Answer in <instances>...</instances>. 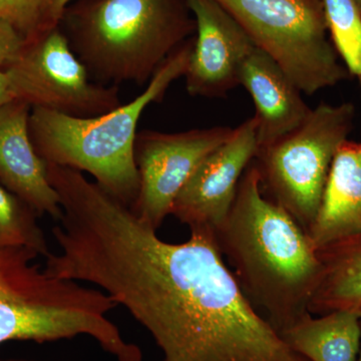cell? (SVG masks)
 <instances>
[{
    "label": "cell",
    "mask_w": 361,
    "mask_h": 361,
    "mask_svg": "<svg viewBox=\"0 0 361 361\" xmlns=\"http://www.w3.org/2000/svg\"><path fill=\"white\" fill-rule=\"evenodd\" d=\"M214 235L247 298L278 334L310 314L322 276L317 251L290 214L263 193L253 161Z\"/></svg>",
    "instance_id": "1"
},
{
    "label": "cell",
    "mask_w": 361,
    "mask_h": 361,
    "mask_svg": "<svg viewBox=\"0 0 361 361\" xmlns=\"http://www.w3.org/2000/svg\"><path fill=\"white\" fill-rule=\"evenodd\" d=\"M59 27L90 78L116 87L148 85L196 21L187 0H75Z\"/></svg>",
    "instance_id": "2"
},
{
    "label": "cell",
    "mask_w": 361,
    "mask_h": 361,
    "mask_svg": "<svg viewBox=\"0 0 361 361\" xmlns=\"http://www.w3.org/2000/svg\"><path fill=\"white\" fill-rule=\"evenodd\" d=\"M194 37L164 61L140 96L116 110L75 118L32 108L30 134L37 154L47 164L87 173L104 191L132 208L140 187L134 158L137 125L149 104L161 103L173 82L184 77Z\"/></svg>",
    "instance_id": "3"
},
{
    "label": "cell",
    "mask_w": 361,
    "mask_h": 361,
    "mask_svg": "<svg viewBox=\"0 0 361 361\" xmlns=\"http://www.w3.org/2000/svg\"><path fill=\"white\" fill-rule=\"evenodd\" d=\"M37 252L0 250V344L49 342L89 336L116 361H142L108 317L116 304L97 288L49 274L35 264Z\"/></svg>",
    "instance_id": "4"
},
{
    "label": "cell",
    "mask_w": 361,
    "mask_h": 361,
    "mask_svg": "<svg viewBox=\"0 0 361 361\" xmlns=\"http://www.w3.org/2000/svg\"><path fill=\"white\" fill-rule=\"evenodd\" d=\"M301 92L351 77L329 39L322 0H216Z\"/></svg>",
    "instance_id": "5"
},
{
    "label": "cell",
    "mask_w": 361,
    "mask_h": 361,
    "mask_svg": "<svg viewBox=\"0 0 361 361\" xmlns=\"http://www.w3.org/2000/svg\"><path fill=\"white\" fill-rule=\"evenodd\" d=\"M355 106L320 103L295 130L263 148L254 165L263 193L307 230L314 220L337 149L353 130Z\"/></svg>",
    "instance_id": "6"
},
{
    "label": "cell",
    "mask_w": 361,
    "mask_h": 361,
    "mask_svg": "<svg viewBox=\"0 0 361 361\" xmlns=\"http://www.w3.org/2000/svg\"><path fill=\"white\" fill-rule=\"evenodd\" d=\"M2 70L8 75L14 99L32 108L94 118L123 104L118 87L90 78L59 25L26 40L18 59Z\"/></svg>",
    "instance_id": "7"
},
{
    "label": "cell",
    "mask_w": 361,
    "mask_h": 361,
    "mask_svg": "<svg viewBox=\"0 0 361 361\" xmlns=\"http://www.w3.org/2000/svg\"><path fill=\"white\" fill-rule=\"evenodd\" d=\"M232 133V128L221 126L180 133L137 132L134 158L140 187L132 207L137 218L158 231L194 171Z\"/></svg>",
    "instance_id": "8"
},
{
    "label": "cell",
    "mask_w": 361,
    "mask_h": 361,
    "mask_svg": "<svg viewBox=\"0 0 361 361\" xmlns=\"http://www.w3.org/2000/svg\"><path fill=\"white\" fill-rule=\"evenodd\" d=\"M256 128L252 116L233 129L230 139L201 161L180 190L171 215L190 231L215 233L227 218L242 176L257 153Z\"/></svg>",
    "instance_id": "9"
},
{
    "label": "cell",
    "mask_w": 361,
    "mask_h": 361,
    "mask_svg": "<svg viewBox=\"0 0 361 361\" xmlns=\"http://www.w3.org/2000/svg\"><path fill=\"white\" fill-rule=\"evenodd\" d=\"M196 35L185 78L191 97H224L240 85V73L256 45L216 0H187Z\"/></svg>",
    "instance_id": "10"
},
{
    "label": "cell",
    "mask_w": 361,
    "mask_h": 361,
    "mask_svg": "<svg viewBox=\"0 0 361 361\" xmlns=\"http://www.w3.org/2000/svg\"><path fill=\"white\" fill-rule=\"evenodd\" d=\"M30 111L32 106L18 99L0 108V183L39 216L58 222L63 209L49 179L47 164L33 146Z\"/></svg>",
    "instance_id": "11"
},
{
    "label": "cell",
    "mask_w": 361,
    "mask_h": 361,
    "mask_svg": "<svg viewBox=\"0 0 361 361\" xmlns=\"http://www.w3.org/2000/svg\"><path fill=\"white\" fill-rule=\"evenodd\" d=\"M240 85L245 87L255 104L258 148L298 129L312 111L301 90L276 61L257 47L242 66Z\"/></svg>",
    "instance_id": "12"
},
{
    "label": "cell",
    "mask_w": 361,
    "mask_h": 361,
    "mask_svg": "<svg viewBox=\"0 0 361 361\" xmlns=\"http://www.w3.org/2000/svg\"><path fill=\"white\" fill-rule=\"evenodd\" d=\"M318 249L361 233V144L345 141L337 149L319 209L306 230Z\"/></svg>",
    "instance_id": "13"
},
{
    "label": "cell",
    "mask_w": 361,
    "mask_h": 361,
    "mask_svg": "<svg viewBox=\"0 0 361 361\" xmlns=\"http://www.w3.org/2000/svg\"><path fill=\"white\" fill-rule=\"evenodd\" d=\"M322 276L311 298V314L348 311L361 318V233L317 250Z\"/></svg>",
    "instance_id": "14"
},
{
    "label": "cell",
    "mask_w": 361,
    "mask_h": 361,
    "mask_svg": "<svg viewBox=\"0 0 361 361\" xmlns=\"http://www.w3.org/2000/svg\"><path fill=\"white\" fill-rule=\"evenodd\" d=\"M360 316L334 311L311 313L280 332L285 343L308 361H356L361 343Z\"/></svg>",
    "instance_id": "15"
},
{
    "label": "cell",
    "mask_w": 361,
    "mask_h": 361,
    "mask_svg": "<svg viewBox=\"0 0 361 361\" xmlns=\"http://www.w3.org/2000/svg\"><path fill=\"white\" fill-rule=\"evenodd\" d=\"M39 216L0 183V250L27 248L47 257L51 250Z\"/></svg>",
    "instance_id": "16"
},
{
    "label": "cell",
    "mask_w": 361,
    "mask_h": 361,
    "mask_svg": "<svg viewBox=\"0 0 361 361\" xmlns=\"http://www.w3.org/2000/svg\"><path fill=\"white\" fill-rule=\"evenodd\" d=\"M332 44L361 85V13L355 0H322Z\"/></svg>",
    "instance_id": "17"
},
{
    "label": "cell",
    "mask_w": 361,
    "mask_h": 361,
    "mask_svg": "<svg viewBox=\"0 0 361 361\" xmlns=\"http://www.w3.org/2000/svg\"><path fill=\"white\" fill-rule=\"evenodd\" d=\"M44 0H0V18L11 23L26 40L39 33Z\"/></svg>",
    "instance_id": "18"
},
{
    "label": "cell",
    "mask_w": 361,
    "mask_h": 361,
    "mask_svg": "<svg viewBox=\"0 0 361 361\" xmlns=\"http://www.w3.org/2000/svg\"><path fill=\"white\" fill-rule=\"evenodd\" d=\"M26 39L8 21L0 18V68H6L18 59Z\"/></svg>",
    "instance_id": "19"
},
{
    "label": "cell",
    "mask_w": 361,
    "mask_h": 361,
    "mask_svg": "<svg viewBox=\"0 0 361 361\" xmlns=\"http://www.w3.org/2000/svg\"><path fill=\"white\" fill-rule=\"evenodd\" d=\"M73 1L75 0H44L39 33L59 26L66 7Z\"/></svg>",
    "instance_id": "20"
},
{
    "label": "cell",
    "mask_w": 361,
    "mask_h": 361,
    "mask_svg": "<svg viewBox=\"0 0 361 361\" xmlns=\"http://www.w3.org/2000/svg\"><path fill=\"white\" fill-rule=\"evenodd\" d=\"M13 90L6 71L0 68V108L4 104L13 101Z\"/></svg>",
    "instance_id": "21"
},
{
    "label": "cell",
    "mask_w": 361,
    "mask_h": 361,
    "mask_svg": "<svg viewBox=\"0 0 361 361\" xmlns=\"http://www.w3.org/2000/svg\"><path fill=\"white\" fill-rule=\"evenodd\" d=\"M356 6H357L358 9H360L361 13V0H355Z\"/></svg>",
    "instance_id": "22"
},
{
    "label": "cell",
    "mask_w": 361,
    "mask_h": 361,
    "mask_svg": "<svg viewBox=\"0 0 361 361\" xmlns=\"http://www.w3.org/2000/svg\"><path fill=\"white\" fill-rule=\"evenodd\" d=\"M0 361H35V360H2Z\"/></svg>",
    "instance_id": "23"
},
{
    "label": "cell",
    "mask_w": 361,
    "mask_h": 361,
    "mask_svg": "<svg viewBox=\"0 0 361 361\" xmlns=\"http://www.w3.org/2000/svg\"><path fill=\"white\" fill-rule=\"evenodd\" d=\"M360 325H361V319H360ZM356 361H361V343H360V353H358L357 360H356Z\"/></svg>",
    "instance_id": "24"
}]
</instances>
